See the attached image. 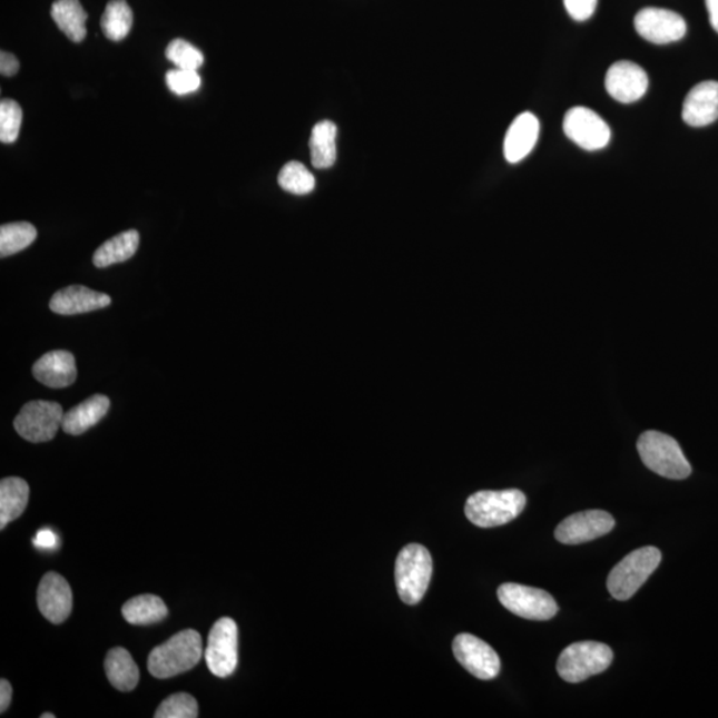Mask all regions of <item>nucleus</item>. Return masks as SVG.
<instances>
[{"label": "nucleus", "instance_id": "c756f323", "mask_svg": "<svg viewBox=\"0 0 718 718\" xmlns=\"http://www.w3.org/2000/svg\"><path fill=\"white\" fill-rule=\"evenodd\" d=\"M166 57L181 70L197 71L204 63L203 52L184 39L173 40L167 47Z\"/></svg>", "mask_w": 718, "mask_h": 718}, {"label": "nucleus", "instance_id": "393cba45", "mask_svg": "<svg viewBox=\"0 0 718 718\" xmlns=\"http://www.w3.org/2000/svg\"><path fill=\"white\" fill-rule=\"evenodd\" d=\"M337 127L330 120L319 121L314 126L309 148L312 164L318 169L334 166L337 160Z\"/></svg>", "mask_w": 718, "mask_h": 718}, {"label": "nucleus", "instance_id": "dca6fc26", "mask_svg": "<svg viewBox=\"0 0 718 718\" xmlns=\"http://www.w3.org/2000/svg\"><path fill=\"white\" fill-rule=\"evenodd\" d=\"M682 119L696 128L712 125L718 119V81H702L689 91L683 100Z\"/></svg>", "mask_w": 718, "mask_h": 718}, {"label": "nucleus", "instance_id": "b1692460", "mask_svg": "<svg viewBox=\"0 0 718 718\" xmlns=\"http://www.w3.org/2000/svg\"><path fill=\"white\" fill-rule=\"evenodd\" d=\"M139 232L131 229L109 238L94 255L96 268H107L114 264L125 263L135 256L139 248Z\"/></svg>", "mask_w": 718, "mask_h": 718}, {"label": "nucleus", "instance_id": "ddd939ff", "mask_svg": "<svg viewBox=\"0 0 718 718\" xmlns=\"http://www.w3.org/2000/svg\"><path fill=\"white\" fill-rule=\"evenodd\" d=\"M614 523L613 517L606 511H581L559 523L555 538L558 542L569 545L587 543L610 533Z\"/></svg>", "mask_w": 718, "mask_h": 718}, {"label": "nucleus", "instance_id": "a878e982", "mask_svg": "<svg viewBox=\"0 0 718 718\" xmlns=\"http://www.w3.org/2000/svg\"><path fill=\"white\" fill-rule=\"evenodd\" d=\"M122 618L129 624L150 626L168 617L166 603L156 594H140L128 600L121 608Z\"/></svg>", "mask_w": 718, "mask_h": 718}, {"label": "nucleus", "instance_id": "aec40b11", "mask_svg": "<svg viewBox=\"0 0 718 718\" xmlns=\"http://www.w3.org/2000/svg\"><path fill=\"white\" fill-rule=\"evenodd\" d=\"M109 405H111V402H109L108 396L96 394L91 399L81 402L80 405L72 407L70 412L65 413L61 429L66 434H83L105 419Z\"/></svg>", "mask_w": 718, "mask_h": 718}, {"label": "nucleus", "instance_id": "f03ea898", "mask_svg": "<svg viewBox=\"0 0 718 718\" xmlns=\"http://www.w3.org/2000/svg\"><path fill=\"white\" fill-rule=\"evenodd\" d=\"M527 498L521 490L479 491L468 499L466 517L481 529L508 524L522 514Z\"/></svg>", "mask_w": 718, "mask_h": 718}, {"label": "nucleus", "instance_id": "c9c22d12", "mask_svg": "<svg viewBox=\"0 0 718 718\" xmlns=\"http://www.w3.org/2000/svg\"><path fill=\"white\" fill-rule=\"evenodd\" d=\"M19 71V60L16 55L2 51L0 52V72L3 77H16Z\"/></svg>", "mask_w": 718, "mask_h": 718}, {"label": "nucleus", "instance_id": "58836bf2", "mask_svg": "<svg viewBox=\"0 0 718 718\" xmlns=\"http://www.w3.org/2000/svg\"><path fill=\"white\" fill-rule=\"evenodd\" d=\"M40 717H42V718H53V717H55V715H51V714H45V715H42V716H40Z\"/></svg>", "mask_w": 718, "mask_h": 718}, {"label": "nucleus", "instance_id": "a211bd4d", "mask_svg": "<svg viewBox=\"0 0 718 718\" xmlns=\"http://www.w3.org/2000/svg\"><path fill=\"white\" fill-rule=\"evenodd\" d=\"M32 373L33 377L48 387L65 388L77 381V362L70 352L53 351L36 362Z\"/></svg>", "mask_w": 718, "mask_h": 718}, {"label": "nucleus", "instance_id": "423d86ee", "mask_svg": "<svg viewBox=\"0 0 718 718\" xmlns=\"http://www.w3.org/2000/svg\"><path fill=\"white\" fill-rule=\"evenodd\" d=\"M613 660L612 649L597 641H580L559 656L558 673L567 682L578 683L603 673Z\"/></svg>", "mask_w": 718, "mask_h": 718}, {"label": "nucleus", "instance_id": "f257e3e1", "mask_svg": "<svg viewBox=\"0 0 718 718\" xmlns=\"http://www.w3.org/2000/svg\"><path fill=\"white\" fill-rule=\"evenodd\" d=\"M201 635L194 629H187L176 633L150 652L148 670L156 679H170L195 668L201 660Z\"/></svg>", "mask_w": 718, "mask_h": 718}, {"label": "nucleus", "instance_id": "2f4dec72", "mask_svg": "<svg viewBox=\"0 0 718 718\" xmlns=\"http://www.w3.org/2000/svg\"><path fill=\"white\" fill-rule=\"evenodd\" d=\"M156 718H196L198 717V704L194 696L188 694H176L160 704L157 708Z\"/></svg>", "mask_w": 718, "mask_h": 718}, {"label": "nucleus", "instance_id": "0eeeda50", "mask_svg": "<svg viewBox=\"0 0 718 718\" xmlns=\"http://www.w3.org/2000/svg\"><path fill=\"white\" fill-rule=\"evenodd\" d=\"M498 599L505 610L527 620H551L559 611L549 592L529 586L505 583L499 587Z\"/></svg>", "mask_w": 718, "mask_h": 718}, {"label": "nucleus", "instance_id": "bb28decb", "mask_svg": "<svg viewBox=\"0 0 718 718\" xmlns=\"http://www.w3.org/2000/svg\"><path fill=\"white\" fill-rule=\"evenodd\" d=\"M134 24V13L127 0H111L102 13L100 26L107 39L120 42L126 39Z\"/></svg>", "mask_w": 718, "mask_h": 718}, {"label": "nucleus", "instance_id": "9d476101", "mask_svg": "<svg viewBox=\"0 0 718 718\" xmlns=\"http://www.w3.org/2000/svg\"><path fill=\"white\" fill-rule=\"evenodd\" d=\"M567 138L586 150H599L611 140V129L597 112L586 107L571 108L563 121Z\"/></svg>", "mask_w": 718, "mask_h": 718}, {"label": "nucleus", "instance_id": "4c0bfd02", "mask_svg": "<svg viewBox=\"0 0 718 718\" xmlns=\"http://www.w3.org/2000/svg\"><path fill=\"white\" fill-rule=\"evenodd\" d=\"M710 26L718 33V0H706Z\"/></svg>", "mask_w": 718, "mask_h": 718}, {"label": "nucleus", "instance_id": "6e6552de", "mask_svg": "<svg viewBox=\"0 0 718 718\" xmlns=\"http://www.w3.org/2000/svg\"><path fill=\"white\" fill-rule=\"evenodd\" d=\"M63 416V409L57 402L31 401L20 410L13 421V427L26 441L43 443L53 440L61 427Z\"/></svg>", "mask_w": 718, "mask_h": 718}, {"label": "nucleus", "instance_id": "39448f33", "mask_svg": "<svg viewBox=\"0 0 718 718\" xmlns=\"http://www.w3.org/2000/svg\"><path fill=\"white\" fill-rule=\"evenodd\" d=\"M661 563V551L656 547H642L613 567L607 588L613 599L626 601L645 586Z\"/></svg>", "mask_w": 718, "mask_h": 718}, {"label": "nucleus", "instance_id": "20e7f679", "mask_svg": "<svg viewBox=\"0 0 718 718\" xmlns=\"http://www.w3.org/2000/svg\"><path fill=\"white\" fill-rule=\"evenodd\" d=\"M433 577V559L425 547L409 544L395 562V584L403 603L419 604Z\"/></svg>", "mask_w": 718, "mask_h": 718}, {"label": "nucleus", "instance_id": "412c9836", "mask_svg": "<svg viewBox=\"0 0 718 718\" xmlns=\"http://www.w3.org/2000/svg\"><path fill=\"white\" fill-rule=\"evenodd\" d=\"M105 667L109 682L120 692H131L138 686L140 670L127 649L121 647L111 649L107 655Z\"/></svg>", "mask_w": 718, "mask_h": 718}, {"label": "nucleus", "instance_id": "6ab92c4d", "mask_svg": "<svg viewBox=\"0 0 718 718\" xmlns=\"http://www.w3.org/2000/svg\"><path fill=\"white\" fill-rule=\"evenodd\" d=\"M540 132V122L535 115L523 112L512 121L504 139V157L511 164L525 159L535 148Z\"/></svg>", "mask_w": 718, "mask_h": 718}, {"label": "nucleus", "instance_id": "473e14b6", "mask_svg": "<svg viewBox=\"0 0 718 718\" xmlns=\"http://www.w3.org/2000/svg\"><path fill=\"white\" fill-rule=\"evenodd\" d=\"M166 81L169 90L179 96L194 94L201 86V78L197 71L181 68L168 71Z\"/></svg>", "mask_w": 718, "mask_h": 718}, {"label": "nucleus", "instance_id": "5701e85b", "mask_svg": "<svg viewBox=\"0 0 718 718\" xmlns=\"http://www.w3.org/2000/svg\"><path fill=\"white\" fill-rule=\"evenodd\" d=\"M51 17L68 39L83 42L88 16L79 0H57L51 7Z\"/></svg>", "mask_w": 718, "mask_h": 718}, {"label": "nucleus", "instance_id": "72a5a7b5", "mask_svg": "<svg viewBox=\"0 0 718 718\" xmlns=\"http://www.w3.org/2000/svg\"><path fill=\"white\" fill-rule=\"evenodd\" d=\"M598 0H564L567 12L577 22H584L597 10Z\"/></svg>", "mask_w": 718, "mask_h": 718}, {"label": "nucleus", "instance_id": "1a4fd4ad", "mask_svg": "<svg viewBox=\"0 0 718 718\" xmlns=\"http://www.w3.org/2000/svg\"><path fill=\"white\" fill-rule=\"evenodd\" d=\"M205 661L210 672L217 677H229L238 665V628L235 620L223 618L212 627Z\"/></svg>", "mask_w": 718, "mask_h": 718}, {"label": "nucleus", "instance_id": "7ed1b4c3", "mask_svg": "<svg viewBox=\"0 0 718 718\" xmlns=\"http://www.w3.org/2000/svg\"><path fill=\"white\" fill-rule=\"evenodd\" d=\"M638 451L642 463L660 476L681 481L692 474V466L672 436L646 431L639 437Z\"/></svg>", "mask_w": 718, "mask_h": 718}, {"label": "nucleus", "instance_id": "f3484780", "mask_svg": "<svg viewBox=\"0 0 718 718\" xmlns=\"http://www.w3.org/2000/svg\"><path fill=\"white\" fill-rule=\"evenodd\" d=\"M111 303V297L106 293L95 292L83 285H72L53 294L50 309L60 316H75L102 309Z\"/></svg>", "mask_w": 718, "mask_h": 718}, {"label": "nucleus", "instance_id": "e433bc0d", "mask_svg": "<svg viewBox=\"0 0 718 718\" xmlns=\"http://www.w3.org/2000/svg\"><path fill=\"white\" fill-rule=\"evenodd\" d=\"M12 699V687L9 681L2 679L0 681V712L4 714L10 707Z\"/></svg>", "mask_w": 718, "mask_h": 718}, {"label": "nucleus", "instance_id": "cd10ccee", "mask_svg": "<svg viewBox=\"0 0 718 718\" xmlns=\"http://www.w3.org/2000/svg\"><path fill=\"white\" fill-rule=\"evenodd\" d=\"M38 230L30 223H11L0 228V256L17 255L36 242Z\"/></svg>", "mask_w": 718, "mask_h": 718}, {"label": "nucleus", "instance_id": "f8f14e48", "mask_svg": "<svg viewBox=\"0 0 718 718\" xmlns=\"http://www.w3.org/2000/svg\"><path fill=\"white\" fill-rule=\"evenodd\" d=\"M635 29L653 45L679 42L687 33V22L680 13L648 7L635 17Z\"/></svg>", "mask_w": 718, "mask_h": 718}, {"label": "nucleus", "instance_id": "4468645a", "mask_svg": "<svg viewBox=\"0 0 718 718\" xmlns=\"http://www.w3.org/2000/svg\"><path fill=\"white\" fill-rule=\"evenodd\" d=\"M648 86L647 72L633 61L620 60L612 65L607 72V91L620 102L640 100L647 94Z\"/></svg>", "mask_w": 718, "mask_h": 718}, {"label": "nucleus", "instance_id": "f704fd0d", "mask_svg": "<svg viewBox=\"0 0 718 718\" xmlns=\"http://www.w3.org/2000/svg\"><path fill=\"white\" fill-rule=\"evenodd\" d=\"M33 544H36L39 550L43 551L57 550L59 545V538L57 533L51 530H40L37 533L36 539H33Z\"/></svg>", "mask_w": 718, "mask_h": 718}, {"label": "nucleus", "instance_id": "9b49d317", "mask_svg": "<svg viewBox=\"0 0 718 718\" xmlns=\"http://www.w3.org/2000/svg\"><path fill=\"white\" fill-rule=\"evenodd\" d=\"M453 652L460 665L479 680L495 679L501 672V659L488 642L470 633L458 635Z\"/></svg>", "mask_w": 718, "mask_h": 718}, {"label": "nucleus", "instance_id": "7c9ffc66", "mask_svg": "<svg viewBox=\"0 0 718 718\" xmlns=\"http://www.w3.org/2000/svg\"><path fill=\"white\" fill-rule=\"evenodd\" d=\"M23 111L16 100L4 99L0 102V141L16 142L22 126Z\"/></svg>", "mask_w": 718, "mask_h": 718}, {"label": "nucleus", "instance_id": "2eb2a0df", "mask_svg": "<svg viewBox=\"0 0 718 718\" xmlns=\"http://www.w3.org/2000/svg\"><path fill=\"white\" fill-rule=\"evenodd\" d=\"M38 607L43 617L60 624L72 611V591L68 581L57 572H48L38 588Z\"/></svg>", "mask_w": 718, "mask_h": 718}, {"label": "nucleus", "instance_id": "4be33fe9", "mask_svg": "<svg viewBox=\"0 0 718 718\" xmlns=\"http://www.w3.org/2000/svg\"><path fill=\"white\" fill-rule=\"evenodd\" d=\"M30 488L22 478L11 476L0 482V529L16 521L29 503Z\"/></svg>", "mask_w": 718, "mask_h": 718}, {"label": "nucleus", "instance_id": "c85d7f7f", "mask_svg": "<svg viewBox=\"0 0 718 718\" xmlns=\"http://www.w3.org/2000/svg\"><path fill=\"white\" fill-rule=\"evenodd\" d=\"M278 184L284 190L297 196L309 195L316 188V179L311 170L298 161L285 164L279 170Z\"/></svg>", "mask_w": 718, "mask_h": 718}]
</instances>
